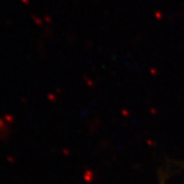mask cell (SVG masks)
<instances>
[{"instance_id":"cell-1","label":"cell","mask_w":184,"mask_h":184,"mask_svg":"<svg viewBox=\"0 0 184 184\" xmlns=\"http://www.w3.org/2000/svg\"><path fill=\"white\" fill-rule=\"evenodd\" d=\"M160 184H165V181H162V182H161Z\"/></svg>"}]
</instances>
